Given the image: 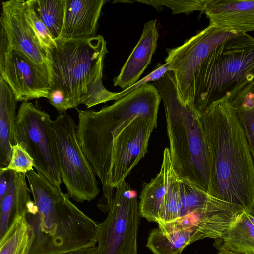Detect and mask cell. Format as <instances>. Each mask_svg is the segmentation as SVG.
<instances>
[{"mask_svg":"<svg viewBox=\"0 0 254 254\" xmlns=\"http://www.w3.org/2000/svg\"><path fill=\"white\" fill-rule=\"evenodd\" d=\"M213 168V196L254 216V163L234 107L216 104L199 116Z\"/></svg>","mask_w":254,"mask_h":254,"instance_id":"1","label":"cell"},{"mask_svg":"<svg viewBox=\"0 0 254 254\" xmlns=\"http://www.w3.org/2000/svg\"><path fill=\"white\" fill-rule=\"evenodd\" d=\"M46 53L50 88L62 90L72 108H89L113 100L115 92L103 84L104 59L108 50L100 35L89 38L55 40Z\"/></svg>","mask_w":254,"mask_h":254,"instance_id":"2","label":"cell"},{"mask_svg":"<svg viewBox=\"0 0 254 254\" xmlns=\"http://www.w3.org/2000/svg\"><path fill=\"white\" fill-rule=\"evenodd\" d=\"M154 83L165 109L169 149L176 174L213 196L212 161L199 116L179 100L172 70Z\"/></svg>","mask_w":254,"mask_h":254,"instance_id":"3","label":"cell"},{"mask_svg":"<svg viewBox=\"0 0 254 254\" xmlns=\"http://www.w3.org/2000/svg\"><path fill=\"white\" fill-rule=\"evenodd\" d=\"M254 80V38L240 33L214 48L193 76L187 105L196 116L231 101Z\"/></svg>","mask_w":254,"mask_h":254,"instance_id":"4","label":"cell"},{"mask_svg":"<svg viewBox=\"0 0 254 254\" xmlns=\"http://www.w3.org/2000/svg\"><path fill=\"white\" fill-rule=\"evenodd\" d=\"M161 100L155 85L149 83L98 111L76 108L77 137L92 167L112 141L135 118L140 116L157 117Z\"/></svg>","mask_w":254,"mask_h":254,"instance_id":"5","label":"cell"},{"mask_svg":"<svg viewBox=\"0 0 254 254\" xmlns=\"http://www.w3.org/2000/svg\"><path fill=\"white\" fill-rule=\"evenodd\" d=\"M157 126V117L140 116L133 120L114 139L93 167L102 186L103 196L98 207L109 211L115 189L120 185L148 152L150 136Z\"/></svg>","mask_w":254,"mask_h":254,"instance_id":"6","label":"cell"},{"mask_svg":"<svg viewBox=\"0 0 254 254\" xmlns=\"http://www.w3.org/2000/svg\"><path fill=\"white\" fill-rule=\"evenodd\" d=\"M59 166L68 197L77 202H91L100 192L92 166L80 144L77 125L67 113L53 120Z\"/></svg>","mask_w":254,"mask_h":254,"instance_id":"7","label":"cell"},{"mask_svg":"<svg viewBox=\"0 0 254 254\" xmlns=\"http://www.w3.org/2000/svg\"><path fill=\"white\" fill-rule=\"evenodd\" d=\"M14 136L16 144L33 158L37 173L61 189L57 145L50 115L31 102H22L17 113Z\"/></svg>","mask_w":254,"mask_h":254,"instance_id":"8","label":"cell"},{"mask_svg":"<svg viewBox=\"0 0 254 254\" xmlns=\"http://www.w3.org/2000/svg\"><path fill=\"white\" fill-rule=\"evenodd\" d=\"M140 217L136 193L124 181L116 188L107 217L97 224L98 254H138Z\"/></svg>","mask_w":254,"mask_h":254,"instance_id":"9","label":"cell"},{"mask_svg":"<svg viewBox=\"0 0 254 254\" xmlns=\"http://www.w3.org/2000/svg\"><path fill=\"white\" fill-rule=\"evenodd\" d=\"M240 33L209 24L180 46L166 49L165 59L173 72L178 96L187 105L195 72L205 58L217 46Z\"/></svg>","mask_w":254,"mask_h":254,"instance_id":"10","label":"cell"},{"mask_svg":"<svg viewBox=\"0 0 254 254\" xmlns=\"http://www.w3.org/2000/svg\"><path fill=\"white\" fill-rule=\"evenodd\" d=\"M0 22L6 37V52H21L48 77L46 55L26 19L23 0L3 2Z\"/></svg>","mask_w":254,"mask_h":254,"instance_id":"11","label":"cell"},{"mask_svg":"<svg viewBox=\"0 0 254 254\" xmlns=\"http://www.w3.org/2000/svg\"><path fill=\"white\" fill-rule=\"evenodd\" d=\"M0 77L7 83L17 101L47 98L50 92L48 77L23 53L17 50L6 52Z\"/></svg>","mask_w":254,"mask_h":254,"instance_id":"12","label":"cell"},{"mask_svg":"<svg viewBox=\"0 0 254 254\" xmlns=\"http://www.w3.org/2000/svg\"><path fill=\"white\" fill-rule=\"evenodd\" d=\"M38 212L29 221L40 232L54 237L65 209L66 194L32 170L25 174Z\"/></svg>","mask_w":254,"mask_h":254,"instance_id":"13","label":"cell"},{"mask_svg":"<svg viewBox=\"0 0 254 254\" xmlns=\"http://www.w3.org/2000/svg\"><path fill=\"white\" fill-rule=\"evenodd\" d=\"M243 210V209L238 208L192 213L174 221L158 224V227L165 233L190 229L197 233L201 239H217L223 236Z\"/></svg>","mask_w":254,"mask_h":254,"instance_id":"14","label":"cell"},{"mask_svg":"<svg viewBox=\"0 0 254 254\" xmlns=\"http://www.w3.org/2000/svg\"><path fill=\"white\" fill-rule=\"evenodd\" d=\"M210 25L229 31H254V0H209L203 12Z\"/></svg>","mask_w":254,"mask_h":254,"instance_id":"15","label":"cell"},{"mask_svg":"<svg viewBox=\"0 0 254 254\" xmlns=\"http://www.w3.org/2000/svg\"><path fill=\"white\" fill-rule=\"evenodd\" d=\"M105 0H65V15L62 31L58 39L95 37Z\"/></svg>","mask_w":254,"mask_h":254,"instance_id":"16","label":"cell"},{"mask_svg":"<svg viewBox=\"0 0 254 254\" xmlns=\"http://www.w3.org/2000/svg\"><path fill=\"white\" fill-rule=\"evenodd\" d=\"M159 37L157 20L145 23L140 38L121 69L113 79L114 85L123 90L135 84L150 64L157 46Z\"/></svg>","mask_w":254,"mask_h":254,"instance_id":"17","label":"cell"},{"mask_svg":"<svg viewBox=\"0 0 254 254\" xmlns=\"http://www.w3.org/2000/svg\"><path fill=\"white\" fill-rule=\"evenodd\" d=\"M174 172L169 149L166 148L159 173L150 182L142 185L139 203L140 217L157 223L160 207Z\"/></svg>","mask_w":254,"mask_h":254,"instance_id":"18","label":"cell"},{"mask_svg":"<svg viewBox=\"0 0 254 254\" xmlns=\"http://www.w3.org/2000/svg\"><path fill=\"white\" fill-rule=\"evenodd\" d=\"M17 100L12 89L0 77V168L7 166L16 144L15 128Z\"/></svg>","mask_w":254,"mask_h":254,"instance_id":"19","label":"cell"},{"mask_svg":"<svg viewBox=\"0 0 254 254\" xmlns=\"http://www.w3.org/2000/svg\"><path fill=\"white\" fill-rule=\"evenodd\" d=\"M179 188L182 205V216L195 212L241 208L210 195L188 181L179 179Z\"/></svg>","mask_w":254,"mask_h":254,"instance_id":"20","label":"cell"},{"mask_svg":"<svg viewBox=\"0 0 254 254\" xmlns=\"http://www.w3.org/2000/svg\"><path fill=\"white\" fill-rule=\"evenodd\" d=\"M192 230H183L169 233L154 228L150 232L146 246L153 254H180L190 244L201 240Z\"/></svg>","mask_w":254,"mask_h":254,"instance_id":"21","label":"cell"},{"mask_svg":"<svg viewBox=\"0 0 254 254\" xmlns=\"http://www.w3.org/2000/svg\"><path fill=\"white\" fill-rule=\"evenodd\" d=\"M243 210L223 236L218 239L223 246L237 253L254 254V226Z\"/></svg>","mask_w":254,"mask_h":254,"instance_id":"22","label":"cell"},{"mask_svg":"<svg viewBox=\"0 0 254 254\" xmlns=\"http://www.w3.org/2000/svg\"><path fill=\"white\" fill-rule=\"evenodd\" d=\"M230 102L243 130L254 163V80Z\"/></svg>","mask_w":254,"mask_h":254,"instance_id":"23","label":"cell"},{"mask_svg":"<svg viewBox=\"0 0 254 254\" xmlns=\"http://www.w3.org/2000/svg\"><path fill=\"white\" fill-rule=\"evenodd\" d=\"M0 239V254H27L30 231L26 216L15 215Z\"/></svg>","mask_w":254,"mask_h":254,"instance_id":"24","label":"cell"},{"mask_svg":"<svg viewBox=\"0 0 254 254\" xmlns=\"http://www.w3.org/2000/svg\"><path fill=\"white\" fill-rule=\"evenodd\" d=\"M35 11L55 41L61 34L65 15V0H32Z\"/></svg>","mask_w":254,"mask_h":254,"instance_id":"25","label":"cell"},{"mask_svg":"<svg viewBox=\"0 0 254 254\" xmlns=\"http://www.w3.org/2000/svg\"><path fill=\"white\" fill-rule=\"evenodd\" d=\"M182 216V205L179 188V178L175 171L160 207L158 224L171 222Z\"/></svg>","mask_w":254,"mask_h":254,"instance_id":"26","label":"cell"},{"mask_svg":"<svg viewBox=\"0 0 254 254\" xmlns=\"http://www.w3.org/2000/svg\"><path fill=\"white\" fill-rule=\"evenodd\" d=\"M23 8L27 20L35 32L45 53L56 46L55 41L34 8L32 0H23Z\"/></svg>","mask_w":254,"mask_h":254,"instance_id":"27","label":"cell"},{"mask_svg":"<svg viewBox=\"0 0 254 254\" xmlns=\"http://www.w3.org/2000/svg\"><path fill=\"white\" fill-rule=\"evenodd\" d=\"M209 0H135L129 2H138L148 4L157 8L165 6L170 8L173 14L180 13L188 14L194 11L203 12Z\"/></svg>","mask_w":254,"mask_h":254,"instance_id":"28","label":"cell"},{"mask_svg":"<svg viewBox=\"0 0 254 254\" xmlns=\"http://www.w3.org/2000/svg\"><path fill=\"white\" fill-rule=\"evenodd\" d=\"M33 158L22 146L16 143L12 147V155L9 163L6 167L0 168V169L26 174L33 170Z\"/></svg>","mask_w":254,"mask_h":254,"instance_id":"29","label":"cell"},{"mask_svg":"<svg viewBox=\"0 0 254 254\" xmlns=\"http://www.w3.org/2000/svg\"><path fill=\"white\" fill-rule=\"evenodd\" d=\"M169 70H171V69L169 65L167 63H165V64H161L160 63L158 64L156 68L153 71L139 80L133 86L120 92H118L115 98V100L117 101L120 99L144 84L159 80Z\"/></svg>","mask_w":254,"mask_h":254,"instance_id":"30","label":"cell"},{"mask_svg":"<svg viewBox=\"0 0 254 254\" xmlns=\"http://www.w3.org/2000/svg\"><path fill=\"white\" fill-rule=\"evenodd\" d=\"M47 99L59 114L66 112L67 110L72 108L67 97L60 89H50Z\"/></svg>","mask_w":254,"mask_h":254,"instance_id":"31","label":"cell"},{"mask_svg":"<svg viewBox=\"0 0 254 254\" xmlns=\"http://www.w3.org/2000/svg\"><path fill=\"white\" fill-rule=\"evenodd\" d=\"M10 171L0 169V203L6 195L10 185Z\"/></svg>","mask_w":254,"mask_h":254,"instance_id":"32","label":"cell"},{"mask_svg":"<svg viewBox=\"0 0 254 254\" xmlns=\"http://www.w3.org/2000/svg\"><path fill=\"white\" fill-rule=\"evenodd\" d=\"M50 254H98V248L97 245H92L78 249L58 252Z\"/></svg>","mask_w":254,"mask_h":254,"instance_id":"33","label":"cell"},{"mask_svg":"<svg viewBox=\"0 0 254 254\" xmlns=\"http://www.w3.org/2000/svg\"><path fill=\"white\" fill-rule=\"evenodd\" d=\"M0 49V68L3 67L5 54L6 53V40L3 29L1 28Z\"/></svg>","mask_w":254,"mask_h":254,"instance_id":"34","label":"cell"},{"mask_svg":"<svg viewBox=\"0 0 254 254\" xmlns=\"http://www.w3.org/2000/svg\"><path fill=\"white\" fill-rule=\"evenodd\" d=\"M215 246L218 250V254H244L232 251L225 247L220 243L216 242Z\"/></svg>","mask_w":254,"mask_h":254,"instance_id":"35","label":"cell"},{"mask_svg":"<svg viewBox=\"0 0 254 254\" xmlns=\"http://www.w3.org/2000/svg\"><path fill=\"white\" fill-rule=\"evenodd\" d=\"M249 218H250V220L251 221L252 224L254 226V216H253L250 214H249Z\"/></svg>","mask_w":254,"mask_h":254,"instance_id":"36","label":"cell"}]
</instances>
